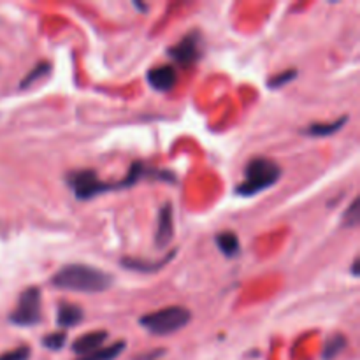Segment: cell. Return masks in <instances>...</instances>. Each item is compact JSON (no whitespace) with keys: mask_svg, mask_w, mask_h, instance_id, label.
I'll use <instances>...</instances> for the list:
<instances>
[{"mask_svg":"<svg viewBox=\"0 0 360 360\" xmlns=\"http://www.w3.org/2000/svg\"><path fill=\"white\" fill-rule=\"evenodd\" d=\"M359 223V199L350 204L348 211L344 213V225L346 227H355Z\"/></svg>","mask_w":360,"mask_h":360,"instance_id":"cell-19","label":"cell"},{"mask_svg":"<svg viewBox=\"0 0 360 360\" xmlns=\"http://www.w3.org/2000/svg\"><path fill=\"white\" fill-rule=\"evenodd\" d=\"M52 72V65L48 64V62H39V64L36 65V67L32 69V71L28 72L27 76H25V80H21L20 87L21 88H27L30 87L32 83H36V81L43 80V78H46V76Z\"/></svg>","mask_w":360,"mask_h":360,"instance_id":"cell-15","label":"cell"},{"mask_svg":"<svg viewBox=\"0 0 360 360\" xmlns=\"http://www.w3.org/2000/svg\"><path fill=\"white\" fill-rule=\"evenodd\" d=\"M65 343H67V333H53L43 337V346L52 350V352L62 350L65 346Z\"/></svg>","mask_w":360,"mask_h":360,"instance_id":"cell-17","label":"cell"},{"mask_svg":"<svg viewBox=\"0 0 360 360\" xmlns=\"http://www.w3.org/2000/svg\"><path fill=\"white\" fill-rule=\"evenodd\" d=\"M346 122H348V116H341V118L327 123H313V125L306 128V134L313 135V137H327V135L339 132L346 125Z\"/></svg>","mask_w":360,"mask_h":360,"instance_id":"cell-12","label":"cell"},{"mask_svg":"<svg viewBox=\"0 0 360 360\" xmlns=\"http://www.w3.org/2000/svg\"><path fill=\"white\" fill-rule=\"evenodd\" d=\"M30 359V348L28 346H20V348L12 350V352L0 355V360H28Z\"/></svg>","mask_w":360,"mask_h":360,"instance_id":"cell-20","label":"cell"},{"mask_svg":"<svg viewBox=\"0 0 360 360\" xmlns=\"http://www.w3.org/2000/svg\"><path fill=\"white\" fill-rule=\"evenodd\" d=\"M169 56L181 67H192L202 56V37L199 32L186 34L178 44L169 48Z\"/></svg>","mask_w":360,"mask_h":360,"instance_id":"cell-6","label":"cell"},{"mask_svg":"<svg viewBox=\"0 0 360 360\" xmlns=\"http://www.w3.org/2000/svg\"><path fill=\"white\" fill-rule=\"evenodd\" d=\"M55 289L71 290V292L100 293L113 285L111 274L85 264L64 265L55 276L49 280Z\"/></svg>","mask_w":360,"mask_h":360,"instance_id":"cell-1","label":"cell"},{"mask_svg":"<svg viewBox=\"0 0 360 360\" xmlns=\"http://www.w3.org/2000/svg\"><path fill=\"white\" fill-rule=\"evenodd\" d=\"M43 320V295L37 286L23 290L16 309L9 315V322L18 327H32Z\"/></svg>","mask_w":360,"mask_h":360,"instance_id":"cell-4","label":"cell"},{"mask_svg":"<svg viewBox=\"0 0 360 360\" xmlns=\"http://www.w3.org/2000/svg\"><path fill=\"white\" fill-rule=\"evenodd\" d=\"M109 337V334L106 330H93V333L83 334L81 337L72 343V352L78 355H88V353L95 352V350L102 348V344L106 343V339Z\"/></svg>","mask_w":360,"mask_h":360,"instance_id":"cell-9","label":"cell"},{"mask_svg":"<svg viewBox=\"0 0 360 360\" xmlns=\"http://www.w3.org/2000/svg\"><path fill=\"white\" fill-rule=\"evenodd\" d=\"M214 243L220 248L225 257H238L239 251H241V245H239V238L230 230H225V232L216 234V238H214Z\"/></svg>","mask_w":360,"mask_h":360,"instance_id":"cell-13","label":"cell"},{"mask_svg":"<svg viewBox=\"0 0 360 360\" xmlns=\"http://www.w3.org/2000/svg\"><path fill=\"white\" fill-rule=\"evenodd\" d=\"M65 181L72 188L76 199H80V201H90V199L97 197V195L104 194V192L118 190L116 183L100 181L95 170L90 169L69 172Z\"/></svg>","mask_w":360,"mask_h":360,"instance_id":"cell-5","label":"cell"},{"mask_svg":"<svg viewBox=\"0 0 360 360\" xmlns=\"http://www.w3.org/2000/svg\"><path fill=\"white\" fill-rule=\"evenodd\" d=\"M85 311L81 306L72 304V302H62L58 306V315H56V322H58L60 327L71 328L83 322Z\"/></svg>","mask_w":360,"mask_h":360,"instance_id":"cell-11","label":"cell"},{"mask_svg":"<svg viewBox=\"0 0 360 360\" xmlns=\"http://www.w3.org/2000/svg\"><path fill=\"white\" fill-rule=\"evenodd\" d=\"M176 257V249H172V251H169L167 254L166 258H162V260H157V262H151V260H141V258H122L120 260V264L125 267V269L128 271H137V273H157V271L164 269L167 264H169L172 258Z\"/></svg>","mask_w":360,"mask_h":360,"instance_id":"cell-10","label":"cell"},{"mask_svg":"<svg viewBox=\"0 0 360 360\" xmlns=\"http://www.w3.org/2000/svg\"><path fill=\"white\" fill-rule=\"evenodd\" d=\"M192 315L183 306H169L139 318V325L155 336H169L188 325Z\"/></svg>","mask_w":360,"mask_h":360,"instance_id":"cell-3","label":"cell"},{"mask_svg":"<svg viewBox=\"0 0 360 360\" xmlns=\"http://www.w3.org/2000/svg\"><path fill=\"white\" fill-rule=\"evenodd\" d=\"M281 178V167L274 160L267 157H255L246 164L245 178L239 183L234 192L239 197H254L260 192L269 190Z\"/></svg>","mask_w":360,"mask_h":360,"instance_id":"cell-2","label":"cell"},{"mask_svg":"<svg viewBox=\"0 0 360 360\" xmlns=\"http://www.w3.org/2000/svg\"><path fill=\"white\" fill-rule=\"evenodd\" d=\"M295 78H297L295 69H290V71L281 72V74H278L276 78H273V80L269 81V88L285 87V85H289L290 81H293V80H295Z\"/></svg>","mask_w":360,"mask_h":360,"instance_id":"cell-18","label":"cell"},{"mask_svg":"<svg viewBox=\"0 0 360 360\" xmlns=\"http://www.w3.org/2000/svg\"><path fill=\"white\" fill-rule=\"evenodd\" d=\"M125 348H127V343L125 341H118V343H113L111 346L99 348L95 352L88 353V355L80 357L78 360H115L118 359V355H122Z\"/></svg>","mask_w":360,"mask_h":360,"instance_id":"cell-14","label":"cell"},{"mask_svg":"<svg viewBox=\"0 0 360 360\" xmlns=\"http://www.w3.org/2000/svg\"><path fill=\"white\" fill-rule=\"evenodd\" d=\"M352 274H353V276H359V258H355V260H353Z\"/></svg>","mask_w":360,"mask_h":360,"instance_id":"cell-21","label":"cell"},{"mask_svg":"<svg viewBox=\"0 0 360 360\" xmlns=\"http://www.w3.org/2000/svg\"><path fill=\"white\" fill-rule=\"evenodd\" d=\"M175 236V225H172V204L166 202L159 211V227H157V236H155V245L157 248L164 249L170 243Z\"/></svg>","mask_w":360,"mask_h":360,"instance_id":"cell-8","label":"cell"},{"mask_svg":"<svg viewBox=\"0 0 360 360\" xmlns=\"http://www.w3.org/2000/svg\"><path fill=\"white\" fill-rule=\"evenodd\" d=\"M346 346V339L343 336H333L328 337L327 344H325L324 348V359L325 360H333L343 352V348Z\"/></svg>","mask_w":360,"mask_h":360,"instance_id":"cell-16","label":"cell"},{"mask_svg":"<svg viewBox=\"0 0 360 360\" xmlns=\"http://www.w3.org/2000/svg\"><path fill=\"white\" fill-rule=\"evenodd\" d=\"M148 83L157 91H169L178 83V71L172 65L155 67L148 72Z\"/></svg>","mask_w":360,"mask_h":360,"instance_id":"cell-7","label":"cell"}]
</instances>
